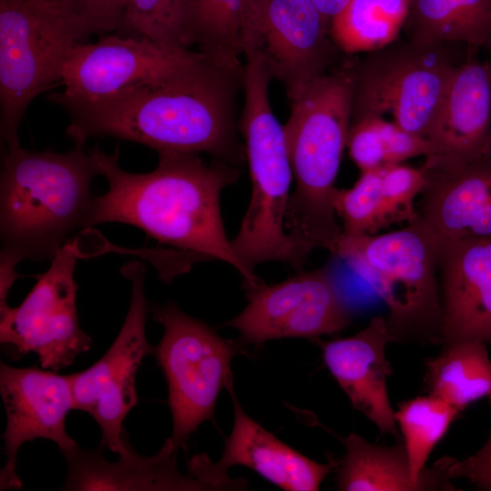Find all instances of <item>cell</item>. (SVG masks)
I'll return each mask as SVG.
<instances>
[{
    "mask_svg": "<svg viewBox=\"0 0 491 491\" xmlns=\"http://www.w3.org/2000/svg\"><path fill=\"white\" fill-rule=\"evenodd\" d=\"M244 65L204 53L172 74L114 96L83 101L51 93L69 115L67 136L84 145L111 136L144 145L157 154H208L236 165L244 154L236 134L235 100Z\"/></svg>",
    "mask_w": 491,
    "mask_h": 491,
    "instance_id": "6da1fadb",
    "label": "cell"
},
{
    "mask_svg": "<svg viewBox=\"0 0 491 491\" xmlns=\"http://www.w3.org/2000/svg\"><path fill=\"white\" fill-rule=\"evenodd\" d=\"M99 175L109 188L95 196L91 227L111 222L135 225L159 244L197 260H220L241 276L249 294L264 283L236 256L228 240L220 210L221 192L240 174L236 165L196 154H158V165L148 173H130L109 155L89 150Z\"/></svg>",
    "mask_w": 491,
    "mask_h": 491,
    "instance_id": "7a4b0ae2",
    "label": "cell"
},
{
    "mask_svg": "<svg viewBox=\"0 0 491 491\" xmlns=\"http://www.w3.org/2000/svg\"><path fill=\"white\" fill-rule=\"evenodd\" d=\"M96 163L84 145L65 153L2 146L1 250L21 261L52 260L76 231L91 227Z\"/></svg>",
    "mask_w": 491,
    "mask_h": 491,
    "instance_id": "3957f363",
    "label": "cell"
},
{
    "mask_svg": "<svg viewBox=\"0 0 491 491\" xmlns=\"http://www.w3.org/2000/svg\"><path fill=\"white\" fill-rule=\"evenodd\" d=\"M352 98L351 63H346L313 80L291 101V113L284 125L296 180L287 229L300 242L333 254L342 235L333 195L347 143Z\"/></svg>",
    "mask_w": 491,
    "mask_h": 491,
    "instance_id": "277c9868",
    "label": "cell"
},
{
    "mask_svg": "<svg viewBox=\"0 0 491 491\" xmlns=\"http://www.w3.org/2000/svg\"><path fill=\"white\" fill-rule=\"evenodd\" d=\"M334 254L385 303L395 342L441 343L436 240L423 220L385 234L341 235Z\"/></svg>",
    "mask_w": 491,
    "mask_h": 491,
    "instance_id": "5b68a950",
    "label": "cell"
},
{
    "mask_svg": "<svg viewBox=\"0 0 491 491\" xmlns=\"http://www.w3.org/2000/svg\"><path fill=\"white\" fill-rule=\"evenodd\" d=\"M90 37L70 0H0V136L19 142L31 102L62 80L64 65Z\"/></svg>",
    "mask_w": 491,
    "mask_h": 491,
    "instance_id": "8992f818",
    "label": "cell"
},
{
    "mask_svg": "<svg viewBox=\"0 0 491 491\" xmlns=\"http://www.w3.org/2000/svg\"><path fill=\"white\" fill-rule=\"evenodd\" d=\"M240 131L251 179V198L232 246L250 270L264 262L281 261L300 269L313 248L288 231L286 218L293 170L284 125L264 97L247 101Z\"/></svg>",
    "mask_w": 491,
    "mask_h": 491,
    "instance_id": "52a82bcc",
    "label": "cell"
},
{
    "mask_svg": "<svg viewBox=\"0 0 491 491\" xmlns=\"http://www.w3.org/2000/svg\"><path fill=\"white\" fill-rule=\"evenodd\" d=\"M458 44L396 39L351 63V122L388 115L406 131L427 138L457 60Z\"/></svg>",
    "mask_w": 491,
    "mask_h": 491,
    "instance_id": "ba28073f",
    "label": "cell"
},
{
    "mask_svg": "<svg viewBox=\"0 0 491 491\" xmlns=\"http://www.w3.org/2000/svg\"><path fill=\"white\" fill-rule=\"evenodd\" d=\"M151 313L164 328L153 355L167 382L170 439L179 448L200 424L213 417L217 396L232 376L231 361L240 348L172 301L152 306Z\"/></svg>",
    "mask_w": 491,
    "mask_h": 491,
    "instance_id": "9c48e42d",
    "label": "cell"
},
{
    "mask_svg": "<svg viewBox=\"0 0 491 491\" xmlns=\"http://www.w3.org/2000/svg\"><path fill=\"white\" fill-rule=\"evenodd\" d=\"M75 240L66 243L16 307L0 312V342L10 358L34 353L41 367L58 372L88 351L92 338L80 327L76 309Z\"/></svg>",
    "mask_w": 491,
    "mask_h": 491,
    "instance_id": "30bf717a",
    "label": "cell"
},
{
    "mask_svg": "<svg viewBox=\"0 0 491 491\" xmlns=\"http://www.w3.org/2000/svg\"><path fill=\"white\" fill-rule=\"evenodd\" d=\"M121 273L131 282V302L116 338L94 365L69 375L73 408L95 420L102 431L101 446L118 455L125 451L128 441L123 421L138 401V367L155 348L145 335L149 311L144 293L145 267L139 261H130Z\"/></svg>",
    "mask_w": 491,
    "mask_h": 491,
    "instance_id": "8fae6325",
    "label": "cell"
},
{
    "mask_svg": "<svg viewBox=\"0 0 491 491\" xmlns=\"http://www.w3.org/2000/svg\"><path fill=\"white\" fill-rule=\"evenodd\" d=\"M242 51L263 61L290 101L326 74L342 53L329 23L309 0H255L245 23Z\"/></svg>",
    "mask_w": 491,
    "mask_h": 491,
    "instance_id": "7c38bea8",
    "label": "cell"
},
{
    "mask_svg": "<svg viewBox=\"0 0 491 491\" xmlns=\"http://www.w3.org/2000/svg\"><path fill=\"white\" fill-rule=\"evenodd\" d=\"M351 313L324 269L303 272L281 283L263 285L225 323L244 342L261 344L284 337L315 338L346 328Z\"/></svg>",
    "mask_w": 491,
    "mask_h": 491,
    "instance_id": "4fadbf2b",
    "label": "cell"
},
{
    "mask_svg": "<svg viewBox=\"0 0 491 491\" xmlns=\"http://www.w3.org/2000/svg\"><path fill=\"white\" fill-rule=\"evenodd\" d=\"M202 54L117 33L102 35L73 48L63 68L61 94L83 101L108 98L161 79Z\"/></svg>",
    "mask_w": 491,
    "mask_h": 491,
    "instance_id": "5bb4252c",
    "label": "cell"
},
{
    "mask_svg": "<svg viewBox=\"0 0 491 491\" xmlns=\"http://www.w3.org/2000/svg\"><path fill=\"white\" fill-rule=\"evenodd\" d=\"M0 392L6 413L0 490L21 489L16 458L24 443L45 438L61 452L77 445L65 431L66 416L74 409L70 377L35 366L17 368L1 363Z\"/></svg>",
    "mask_w": 491,
    "mask_h": 491,
    "instance_id": "9a60e30c",
    "label": "cell"
},
{
    "mask_svg": "<svg viewBox=\"0 0 491 491\" xmlns=\"http://www.w3.org/2000/svg\"><path fill=\"white\" fill-rule=\"evenodd\" d=\"M232 386L231 376L225 387L233 400L235 419L223 455L215 464L205 455H196L189 464V472L212 490L246 488V481L231 479L226 474L236 465L251 468L284 490H319L340 460L317 463L280 441L245 413Z\"/></svg>",
    "mask_w": 491,
    "mask_h": 491,
    "instance_id": "2e32d148",
    "label": "cell"
},
{
    "mask_svg": "<svg viewBox=\"0 0 491 491\" xmlns=\"http://www.w3.org/2000/svg\"><path fill=\"white\" fill-rule=\"evenodd\" d=\"M436 240L441 343L480 342L491 355V237Z\"/></svg>",
    "mask_w": 491,
    "mask_h": 491,
    "instance_id": "e0dca14e",
    "label": "cell"
},
{
    "mask_svg": "<svg viewBox=\"0 0 491 491\" xmlns=\"http://www.w3.org/2000/svg\"><path fill=\"white\" fill-rule=\"evenodd\" d=\"M417 213L443 239L491 237V151L459 163L425 157Z\"/></svg>",
    "mask_w": 491,
    "mask_h": 491,
    "instance_id": "ac0fdd59",
    "label": "cell"
},
{
    "mask_svg": "<svg viewBox=\"0 0 491 491\" xmlns=\"http://www.w3.org/2000/svg\"><path fill=\"white\" fill-rule=\"evenodd\" d=\"M391 342L395 339L386 318L376 316L356 335L323 342L321 347L326 366L352 406L377 426L380 435L397 437L387 392L392 367L386 347Z\"/></svg>",
    "mask_w": 491,
    "mask_h": 491,
    "instance_id": "d6986e66",
    "label": "cell"
},
{
    "mask_svg": "<svg viewBox=\"0 0 491 491\" xmlns=\"http://www.w3.org/2000/svg\"><path fill=\"white\" fill-rule=\"evenodd\" d=\"M427 139L432 155L454 162H469L491 151L488 59L481 62L469 56L455 68Z\"/></svg>",
    "mask_w": 491,
    "mask_h": 491,
    "instance_id": "ffe728a7",
    "label": "cell"
},
{
    "mask_svg": "<svg viewBox=\"0 0 491 491\" xmlns=\"http://www.w3.org/2000/svg\"><path fill=\"white\" fill-rule=\"evenodd\" d=\"M100 446L85 450L78 445L62 451L67 463V477L62 486L68 491H189L209 490L188 473L182 475L176 465V448L170 437L151 457L139 456L127 441L119 460L109 462Z\"/></svg>",
    "mask_w": 491,
    "mask_h": 491,
    "instance_id": "44dd1931",
    "label": "cell"
},
{
    "mask_svg": "<svg viewBox=\"0 0 491 491\" xmlns=\"http://www.w3.org/2000/svg\"><path fill=\"white\" fill-rule=\"evenodd\" d=\"M404 30L420 41L486 46L491 39V0H409Z\"/></svg>",
    "mask_w": 491,
    "mask_h": 491,
    "instance_id": "7402d4cb",
    "label": "cell"
},
{
    "mask_svg": "<svg viewBox=\"0 0 491 491\" xmlns=\"http://www.w3.org/2000/svg\"><path fill=\"white\" fill-rule=\"evenodd\" d=\"M426 360V391L460 412L469 404L491 396V355L484 343L466 341L443 345Z\"/></svg>",
    "mask_w": 491,
    "mask_h": 491,
    "instance_id": "603a6c76",
    "label": "cell"
},
{
    "mask_svg": "<svg viewBox=\"0 0 491 491\" xmlns=\"http://www.w3.org/2000/svg\"><path fill=\"white\" fill-rule=\"evenodd\" d=\"M398 407L395 416L404 437L413 480L426 490H456L436 465L429 469L425 466L460 411L430 394L405 401Z\"/></svg>",
    "mask_w": 491,
    "mask_h": 491,
    "instance_id": "cb8c5ba5",
    "label": "cell"
},
{
    "mask_svg": "<svg viewBox=\"0 0 491 491\" xmlns=\"http://www.w3.org/2000/svg\"><path fill=\"white\" fill-rule=\"evenodd\" d=\"M346 455L336 470V489L342 491H423L412 478L404 443L381 446L356 434L343 439Z\"/></svg>",
    "mask_w": 491,
    "mask_h": 491,
    "instance_id": "d4e9b609",
    "label": "cell"
},
{
    "mask_svg": "<svg viewBox=\"0 0 491 491\" xmlns=\"http://www.w3.org/2000/svg\"><path fill=\"white\" fill-rule=\"evenodd\" d=\"M409 0H350L332 21L331 37L342 53H369L398 39Z\"/></svg>",
    "mask_w": 491,
    "mask_h": 491,
    "instance_id": "484cf974",
    "label": "cell"
},
{
    "mask_svg": "<svg viewBox=\"0 0 491 491\" xmlns=\"http://www.w3.org/2000/svg\"><path fill=\"white\" fill-rule=\"evenodd\" d=\"M346 147L361 172L434 154L427 138L409 133L384 116H364L350 124Z\"/></svg>",
    "mask_w": 491,
    "mask_h": 491,
    "instance_id": "4316f807",
    "label": "cell"
},
{
    "mask_svg": "<svg viewBox=\"0 0 491 491\" xmlns=\"http://www.w3.org/2000/svg\"><path fill=\"white\" fill-rule=\"evenodd\" d=\"M333 206L344 236L372 235L391 225L415 221L385 194L381 167L361 172L351 188H336Z\"/></svg>",
    "mask_w": 491,
    "mask_h": 491,
    "instance_id": "83f0119b",
    "label": "cell"
},
{
    "mask_svg": "<svg viewBox=\"0 0 491 491\" xmlns=\"http://www.w3.org/2000/svg\"><path fill=\"white\" fill-rule=\"evenodd\" d=\"M255 0H191L193 45L230 64H242L245 23Z\"/></svg>",
    "mask_w": 491,
    "mask_h": 491,
    "instance_id": "f1b7e54d",
    "label": "cell"
},
{
    "mask_svg": "<svg viewBox=\"0 0 491 491\" xmlns=\"http://www.w3.org/2000/svg\"><path fill=\"white\" fill-rule=\"evenodd\" d=\"M117 34L145 38L163 46L190 49L191 0H128Z\"/></svg>",
    "mask_w": 491,
    "mask_h": 491,
    "instance_id": "f546056e",
    "label": "cell"
},
{
    "mask_svg": "<svg viewBox=\"0 0 491 491\" xmlns=\"http://www.w3.org/2000/svg\"><path fill=\"white\" fill-rule=\"evenodd\" d=\"M90 36L116 33L128 0H70Z\"/></svg>",
    "mask_w": 491,
    "mask_h": 491,
    "instance_id": "4dcf8cb0",
    "label": "cell"
},
{
    "mask_svg": "<svg viewBox=\"0 0 491 491\" xmlns=\"http://www.w3.org/2000/svg\"><path fill=\"white\" fill-rule=\"evenodd\" d=\"M435 465L450 480L464 477L478 489L491 491V429L486 443L472 456L463 460L444 456Z\"/></svg>",
    "mask_w": 491,
    "mask_h": 491,
    "instance_id": "1f68e13d",
    "label": "cell"
},
{
    "mask_svg": "<svg viewBox=\"0 0 491 491\" xmlns=\"http://www.w3.org/2000/svg\"><path fill=\"white\" fill-rule=\"evenodd\" d=\"M21 259L16 256L1 250L0 253V312L8 307L6 298L14 282L20 277L15 266Z\"/></svg>",
    "mask_w": 491,
    "mask_h": 491,
    "instance_id": "d6a6232c",
    "label": "cell"
},
{
    "mask_svg": "<svg viewBox=\"0 0 491 491\" xmlns=\"http://www.w3.org/2000/svg\"><path fill=\"white\" fill-rule=\"evenodd\" d=\"M331 25L350 0H309Z\"/></svg>",
    "mask_w": 491,
    "mask_h": 491,
    "instance_id": "836d02e7",
    "label": "cell"
},
{
    "mask_svg": "<svg viewBox=\"0 0 491 491\" xmlns=\"http://www.w3.org/2000/svg\"><path fill=\"white\" fill-rule=\"evenodd\" d=\"M485 47L486 48L489 55L488 60L491 62V39Z\"/></svg>",
    "mask_w": 491,
    "mask_h": 491,
    "instance_id": "e575fe53",
    "label": "cell"
},
{
    "mask_svg": "<svg viewBox=\"0 0 491 491\" xmlns=\"http://www.w3.org/2000/svg\"><path fill=\"white\" fill-rule=\"evenodd\" d=\"M52 1H62V0H52Z\"/></svg>",
    "mask_w": 491,
    "mask_h": 491,
    "instance_id": "d590c367",
    "label": "cell"
}]
</instances>
